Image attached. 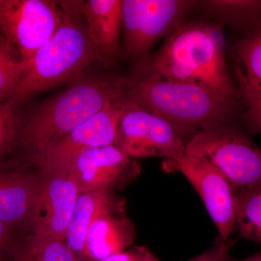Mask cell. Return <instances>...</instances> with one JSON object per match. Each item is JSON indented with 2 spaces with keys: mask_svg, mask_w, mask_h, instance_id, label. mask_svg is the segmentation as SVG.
Listing matches in <instances>:
<instances>
[{
  "mask_svg": "<svg viewBox=\"0 0 261 261\" xmlns=\"http://www.w3.org/2000/svg\"><path fill=\"white\" fill-rule=\"evenodd\" d=\"M82 11L102 64L111 66L121 56L122 0L83 1Z\"/></svg>",
  "mask_w": 261,
  "mask_h": 261,
  "instance_id": "cell-15",
  "label": "cell"
},
{
  "mask_svg": "<svg viewBox=\"0 0 261 261\" xmlns=\"http://www.w3.org/2000/svg\"><path fill=\"white\" fill-rule=\"evenodd\" d=\"M235 229L240 238L261 243V189L237 195Z\"/></svg>",
  "mask_w": 261,
  "mask_h": 261,
  "instance_id": "cell-19",
  "label": "cell"
},
{
  "mask_svg": "<svg viewBox=\"0 0 261 261\" xmlns=\"http://www.w3.org/2000/svg\"><path fill=\"white\" fill-rule=\"evenodd\" d=\"M2 0H0V4H1Z\"/></svg>",
  "mask_w": 261,
  "mask_h": 261,
  "instance_id": "cell-29",
  "label": "cell"
},
{
  "mask_svg": "<svg viewBox=\"0 0 261 261\" xmlns=\"http://www.w3.org/2000/svg\"><path fill=\"white\" fill-rule=\"evenodd\" d=\"M60 169L74 178L81 192H113L140 173V166L114 145L82 151Z\"/></svg>",
  "mask_w": 261,
  "mask_h": 261,
  "instance_id": "cell-11",
  "label": "cell"
},
{
  "mask_svg": "<svg viewBox=\"0 0 261 261\" xmlns=\"http://www.w3.org/2000/svg\"><path fill=\"white\" fill-rule=\"evenodd\" d=\"M223 29L210 19H187L132 74L197 84L243 111L228 68Z\"/></svg>",
  "mask_w": 261,
  "mask_h": 261,
  "instance_id": "cell-1",
  "label": "cell"
},
{
  "mask_svg": "<svg viewBox=\"0 0 261 261\" xmlns=\"http://www.w3.org/2000/svg\"><path fill=\"white\" fill-rule=\"evenodd\" d=\"M228 261H261V253L254 254L251 256L245 257L244 259H240V260L230 257Z\"/></svg>",
  "mask_w": 261,
  "mask_h": 261,
  "instance_id": "cell-27",
  "label": "cell"
},
{
  "mask_svg": "<svg viewBox=\"0 0 261 261\" xmlns=\"http://www.w3.org/2000/svg\"><path fill=\"white\" fill-rule=\"evenodd\" d=\"M125 201L113 192H82L77 200L65 243L80 261H93L87 249V234L96 220L109 214H124Z\"/></svg>",
  "mask_w": 261,
  "mask_h": 261,
  "instance_id": "cell-16",
  "label": "cell"
},
{
  "mask_svg": "<svg viewBox=\"0 0 261 261\" xmlns=\"http://www.w3.org/2000/svg\"><path fill=\"white\" fill-rule=\"evenodd\" d=\"M120 98L166 120L187 141L199 130L237 121L243 113L205 87L163 78L124 77Z\"/></svg>",
  "mask_w": 261,
  "mask_h": 261,
  "instance_id": "cell-4",
  "label": "cell"
},
{
  "mask_svg": "<svg viewBox=\"0 0 261 261\" xmlns=\"http://www.w3.org/2000/svg\"><path fill=\"white\" fill-rule=\"evenodd\" d=\"M185 154L219 170L236 196L261 189V148L237 121L199 130L187 141Z\"/></svg>",
  "mask_w": 261,
  "mask_h": 261,
  "instance_id": "cell-5",
  "label": "cell"
},
{
  "mask_svg": "<svg viewBox=\"0 0 261 261\" xmlns=\"http://www.w3.org/2000/svg\"><path fill=\"white\" fill-rule=\"evenodd\" d=\"M231 55L243 111H261V20L243 33L233 44Z\"/></svg>",
  "mask_w": 261,
  "mask_h": 261,
  "instance_id": "cell-14",
  "label": "cell"
},
{
  "mask_svg": "<svg viewBox=\"0 0 261 261\" xmlns=\"http://www.w3.org/2000/svg\"><path fill=\"white\" fill-rule=\"evenodd\" d=\"M135 225L123 214H109L96 220L87 234V249L93 261L125 251L133 243Z\"/></svg>",
  "mask_w": 261,
  "mask_h": 261,
  "instance_id": "cell-17",
  "label": "cell"
},
{
  "mask_svg": "<svg viewBox=\"0 0 261 261\" xmlns=\"http://www.w3.org/2000/svg\"><path fill=\"white\" fill-rule=\"evenodd\" d=\"M17 261H80L65 241L32 234Z\"/></svg>",
  "mask_w": 261,
  "mask_h": 261,
  "instance_id": "cell-20",
  "label": "cell"
},
{
  "mask_svg": "<svg viewBox=\"0 0 261 261\" xmlns=\"http://www.w3.org/2000/svg\"><path fill=\"white\" fill-rule=\"evenodd\" d=\"M39 190L31 227L32 234L65 241L81 190L65 170L39 171Z\"/></svg>",
  "mask_w": 261,
  "mask_h": 261,
  "instance_id": "cell-9",
  "label": "cell"
},
{
  "mask_svg": "<svg viewBox=\"0 0 261 261\" xmlns=\"http://www.w3.org/2000/svg\"><path fill=\"white\" fill-rule=\"evenodd\" d=\"M20 117L9 101L0 102V164L18 142Z\"/></svg>",
  "mask_w": 261,
  "mask_h": 261,
  "instance_id": "cell-22",
  "label": "cell"
},
{
  "mask_svg": "<svg viewBox=\"0 0 261 261\" xmlns=\"http://www.w3.org/2000/svg\"><path fill=\"white\" fill-rule=\"evenodd\" d=\"M197 8L207 19L243 33L261 20V0H204Z\"/></svg>",
  "mask_w": 261,
  "mask_h": 261,
  "instance_id": "cell-18",
  "label": "cell"
},
{
  "mask_svg": "<svg viewBox=\"0 0 261 261\" xmlns=\"http://www.w3.org/2000/svg\"><path fill=\"white\" fill-rule=\"evenodd\" d=\"M123 105L114 145L130 158H163L185 154L187 140L167 121L120 98Z\"/></svg>",
  "mask_w": 261,
  "mask_h": 261,
  "instance_id": "cell-7",
  "label": "cell"
},
{
  "mask_svg": "<svg viewBox=\"0 0 261 261\" xmlns=\"http://www.w3.org/2000/svg\"><path fill=\"white\" fill-rule=\"evenodd\" d=\"M4 37L0 39V102L8 99L18 85L27 64Z\"/></svg>",
  "mask_w": 261,
  "mask_h": 261,
  "instance_id": "cell-21",
  "label": "cell"
},
{
  "mask_svg": "<svg viewBox=\"0 0 261 261\" xmlns=\"http://www.w3.org/2000/svg\"><path fill=\"white\" fill-rule=\"evenodd\" d=\"M124 77L86 75L20 118L18 142L31 161L47 152L77 126L121 97Z\"/></svg>",
  "mask_w": 261,
  "mask_h": 261,
  "instance_id": "cell-2",
  "label": "cell"
},
{
  "mask_svg": "<svg viewBox=\"0 0 261 261\" xmlns=\"http://www.w3.org/2000/svg\"><path fill=\"white\" fill-rule=\"evenodd\" d=\"M0 164V221L13 228L30 225L39 190V175Z\"/></svg>",
  "mask_w": 261,
  "mask_h": 261,
  "instance_id": "cell-13",
  "label": "cell"
},
{
  "mask_svg": "<svg viewBox=\"0 0 261 261\" xmlns=\"http://www.w3.org/2000/svg\"><path fill=\"white\" fill-rule=\"evenodd\" d=\"M168 165L179 171L199 194L222 241L235 230L237 196L219 170L203 160L185 154Z\"/></svg>",
  "mask_w": 261,
  "mask_h": 261,
  "instance_id": "cell-10",
  "label": "cell"
},
{
  "mask_svg": "<svg viewBox=\"0 0 261 261\" xmlns=\"http://www.w3.org/2000/svg\"><path fill=\"white\" fill-rule=\"evenodd\" d=\"M122 107L120 98L109 103L33 162L37 165L39 171L60 169L82 151L114 145Z\"/></svg>",
  "mask_w": 261,
  "mask_h": 261,
  "instance_id": "cell-12",
  "label": "cell"
},
{
  "mask_svg": "<svg viewBox=\"0 0 261 261\" xmlns=\"http://www.w3.org/2000/svg\"><path fill=\"white\" fill-rule=\"evenodd\" d=\"M197 5L193 0H122L121 54L138 66L154 44L185 22Z\"/></svg>",
  "mask_w": 261,
  "mask_h": 261,
  "instance_id": "cell-6",
  "label": "cell"
},
{
  "mask_svg": "<svg viewBox=\"0 0 261 261\" xmlns=\"http://www.w3.org/2000/svg\"><path fill=\"white\" fill-rule=\"evenodd\" d=\"M0 261H3V260L1 259V257H0Z\"/></svg>",
  "mask_w": 261,
  "mask_h": 261,
  "instance_id": "cell-28",
  "label": "cell"
},
{
  "mask_svg": "<svg viewBox=\"0 0 261 261\" xmlns=\"http://www.w3.org/2000/svg\"><path fill=\"white\" fill-rule=\"evenodd\" d=\"M11 228L0 221V252L3 251L10 243Z\"/></svg>",
  "mask_w": 261,
  "mask_h": 261,
  "instance_id": "cell-26",
  "label": "cell"
},
{
  "mask_svg": "<svg viewBox=\"0 0 261 261\" xmlns=\"http://www.w3.org/2000/svg\"><path fill=\"white\" fill-rule=\"evenodd\" d=\"M99 261H160V260L147 247H134Z\"/></svg>",
  "mask_w": 261,
  "mask_h": 261,
  "instance_id": "cell-23",
  "label": "cell"
},
{
  "mask_svg": "<svg viewBox=\"0 0 261 261\" xmlns=\"http://www.w3.org/2000/svg\"><path fill=\"white\" fill-rule=\"evenodd\" d=\"M59 3L63 11L59 28L27 62L20 82L6 100L15 107L60 84L80 80L94 65L102 63L89 36L83 1Z\"/></svg>",
  "mask_w": 261,
  "mask_h": 261,
  "instance_id": "cell-3",
  "label": "cell"
},
{
  "mask_svg": "<svg viewBox=\"0 0 261 261\" xmlns=\"http://www.w3.org/2000/svg\"><path fill=\"white\" fill-rule=\"evenodd\" d=\"M241 119L249 135H261V111L244 110Z\"/></svg>",
  "mask_w": 261,
  "mask_h": 261,
  "instance_id": "cell-25",
  "label": "cell"
},
{
  "mask_svg": "<svg viewBox=\"0 0 261 261\" xmlns=\"http://www.w3.org/2000/svg\"><path fill=\"white\" fill-rule=\"evenodd\" d=\"M63 11L59 2L2 0L0 31L27 62L59 28Z\"/></svg>",
  "mask_w": 261,
  "mask_h": 261,
  "instance_id": "cell-8",
  "label": "cell"
},
{
  "mask_svg": "<svg viewBox=\"0 0 261 261\" xmlns=\"http://www.w3.org/2000/svg\"><path fill=\"white\" fill-rule=\"evenodd\" d=\"M230 248L228 241H222L219 237L209 250L188 261H228Z\"/></svg>",
  "mask_w": 261,
  "mask_h": 261,
  "instance_id": "cell-24",
  "label": "cell"
}]
</instances>
